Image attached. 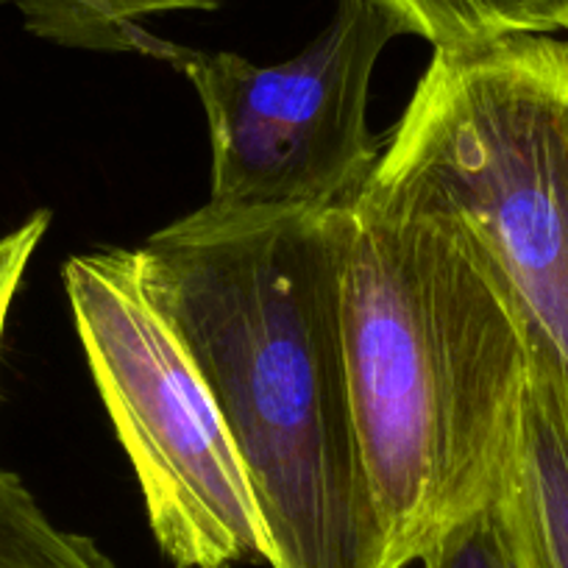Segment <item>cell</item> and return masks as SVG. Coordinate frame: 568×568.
Wrapping results in <instances>:
<instances>
[{
  "instance_id": "obj_7",
  "label": "cell",
  "mask_w": 568,
  "mask_h": 568,
  "mask_svg": "<svg viewBox=\"0 0 568 568\" xmlns=\"http://www.w3.org/2000/svg\"><path fill=\"white\" fill-rule=\"evenodd\" d=\"M26 31L73 51L165 57L168 40L151 34L142 20L171 12H215L229 0H7Z\"/></svg>"
},
{
  "instance_id": "obj_9",
  "label": "cell",
  "mask_w": 568,
  "mask_h": 568,
  "mask_svg": "<svg viewBox=\"0 0 568 568\" xmlns=\"http://www.w3.org/2000/svg\"><path fill=\"white\" fill-rule=\"evenodd\" d=\"M0 568H118L92 538L59 527L29 485L0 468Z\"/></svg>"
},
{
  "instance_id": "obj_3",
  "label": "cell",
  "mask_w": 568,
  "mask_h": 568,
  "mask_svg": "<svg viewBox=\"0 0 568 568\" xmlns=\"http://www.w3.org/2000/svg\"><path fill=\"white\" fill-rule=\"evenodd\" d=\"M368 187L466 229L568 385V40L433 48Z\"/></svg>"
},
{
  "instance_id": "obj_11",
  "label": "cell",
  "mask_w": 568,
  "mask_h": 568,
  "mask_svg": "<svg viewBox=\"0 0 568 568\" xmlns=\"http://www.w3.org/2000/svg\"><path fill=\"white\" fill-rule=\"evenodd\" d=\"M51 221V212L37 210L12 232L0 234V346H3V335H7L12 304L23 287L26 271H29L37 248L45 240Z\"/></svg>"
},
{
  "instance_id": "obj_1",
  "label": "cell",
  "mask_w": 568,
  "mask_h": 568,
  "mask_svg": "<svg viewBox=\"0 0 568 568\" xmlns=\"http://www.w3.org/2000/svg\"><path fill=\"white\" fill-rule=\"evenodd\" d=\"M348 206L223 221L201 210L134 251L232 433L271 568H390L348 385Z\"/></svg>"
},
{
  "instance_id": "obj_4",
  "label": "cell",
  "mask_w": 568,
  "mask_h": 568,
  "mask_svg": "<svg viewBox=\"0 0 568 568\" xmlns=\"http://www.w3.org/2000/svg\"><path fill=\"white\" fill-rule=\"evenodd\" d=\"M64 293L151 535L173 568L265 562V532L204 371L140 282L131 248L75 254Z\"/></svg>"
},
{
  "instance_id": "obj_6",
  "label": "cell",
  "mask_w": 568,
  "mask_h": 568,
  "mask_svg": "<svg viewBox=\"0 0 568 568\" xmlns=\"http://www.w3.org/2000/svg\"><path fill=\"white\" fill-rule=\"evenodd\" d=\"M499 507L524 566L568 568V385L532 357Z\"/></svg>"
},
{
  "instance_id": "obj_8",
  "label": "cell",
  "mask_w": 568,
  "mask_h": 568,
  "mask_svg": "<svg viewBox=\"0 0 568 568\" xmlns=\"http://www.w3.org/2000/svg\"><path fill=\"white\" fill-rule=\"evenodd\" d=\"M396 14L407 34L433 48L466 45L518 31L557 34L560 18L549 0H376Z\"/></svg>"
},
{
  "instance_id": "obj_5",
  "label": "cell",
  "mask_w": 568,
  "mask_h": 568,
  "mask_svg": "<svg viewBox=\"0 0 568 568\" xmlns=\"http://www.w3.org/2000/svg\"><path fill=\"white\" fill-rule=\"evenodd\" d=\"M402 34L376 0H337L326 29L276 64L168 42L162 62L193 84L210 131V199L199 210L237 221L357 204L382 156L371 81Z\"/></svg>"
},
{
  "instance_id": "obj_10",
  "label": "cell",
  "mask_w": 568,
  "mask_h": 568,
  "mask_svg": "<svg viewBox=\"0 0 568 568\" xmlns=\"http://www.w3.org/2000/svg\"><path fill=\"white\" fill-rule=\"evenodd\" d=\"M418 562L420 568H516L499 494L477 513L452 524Z\"/></svg>"
},
{
  "instance_id": "obj_2",
  "label": "cell",
  "mask_w": 568,
  "mask_h": 568,
  "mask_svg": "<svg viewBox=\"0 0 568 568\" xmlns=\"http://www.w3.org/2000/svg\"><path fill=\"white\" fill-rule=\"evenodd\" d=\"M341 315L387 566L407 568L505 485L527 332L466 229L374 187L348 206Z\"/></svg>"
},
{
  "instance_id": "obj_13",
  "label": "cell",
  "mask_w": 568,
  "mask_h": 568,
  "mask_svg": "<svg viewBox=\"0 0 568 568\" xmlns=\"http://www.w3.org/2000/svg\"><path fill=\"white\" fill-rule=\"evenodd\" d=\"M505 527H507V524H505ZM507 535H510V532H507ZM510 546H513V538H510ZM513 557H516V568H527V566H524V560H521V557H518L516 546H513Z\"/></svg>"
},
{
  "instance_id": "obj_12",
  "label": "cell",
  "mask_w": 568,
  "mask_h": 568,
  "mask_svg": "<svg viewBox=\"0 0 568 568\" xmlns=\"http://www.w3.org/2000/svg\"><path fill=\"white\" fill-rule=\"evenodd\" d=\"M549 3L555 7L557 18H560V23H562V31L568 34V0H549Z\"/></svg>"
}]
</instances>
